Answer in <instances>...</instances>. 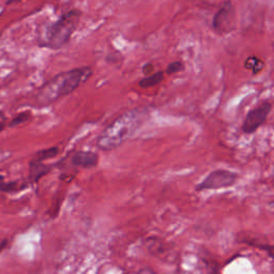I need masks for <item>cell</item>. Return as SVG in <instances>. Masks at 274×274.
Here are the masks:
<instances>
[{
  "instance_id": "obj_8",
  "label": "cell",
  "mask_w": 274,
  "mask_h": 274,
  "mask_svg": "<svg viewBox=\"0 0 274 274\" xmlns=\"http://www.w3.org/2000/svg\"><path fill=\"white\" fill-rule=\"evenodd\" d=\"M52 170V166L44 163V161H39L32 159L29 163V182L37 184L42 177L49 174Z\"/></svg>"
},
{
  "instance_id": "obj_3",
  "label": "cell",
  "mask_w": 274,
  "mask_h": 274,
  "mask_svg": "<svg viewBox=\"0 0 274 274\" xmlns=\"http://www.w3.org/2000/svg\"><path fill=\"white\" fill-rule=\"evenodd\" d=\"M80 18H82V11L78 9L70 10L63 14L47 28L41 46L54 50L63 48L69 43L71 37L75 33Z\"/></svg>"
},
{
  "instance_id": "obj_10",
  "label": "cell",
  "mask_w": 274,
  "mask_h": 274,
  "mask_svg": "<svg viewBox=\"0 0 274 274\" xmlns=\"http://www.w3.org/2000/svg\"><path fill=\"white\" fill-rule=\"evenodd\" d=\"M28 187L27 182H19V181H9L5 182L4 180L2 181V186L0 189L4 193H16L19 191H23Z\"/></svg>"
},
{
  "instance_id": "obj_2",
  "label": "cell",
  "mask_w": 274,
  "mask_h": 274,
  "mask_svg": "<svg viewBox=\"0 0 274 274\" xmlns=\"http://www.w3.org/2000/svg\"><path fill=\"white\" fill-rule=\"evenodd\" d=\"M93 75L90 67L75 68L59 73L43 84L35 96V104L45 107L75 91Z\"/></svg>"
},
{
  "instance_id": "obj_5",
  "label": "cell",
  "mask_w": 274,
  "mask_h": 274,
  "mask_svg": "<svg viewBox=\"0 0 274 274\" xmlns=\"http://www.w3.org/2000/svg\"><path fill=\"white\" fill-rule=\"evenodd\" d=\"M272 104L270 102H263L256 107L251 109L247 114L242 124V132L246 134H253L265 125L268 116L271 113Z\"/></svg>"
},
{
  "instance_id": "obj_6",
  "label": "cell",
  "mask_w": 274,
  "mask_h": 274,
  "mask_svg": "<svg viewBox=\"0 0 274 274\" xmlns=\"http://www.w3.org/2000/svg\"><path fill=\"white\" fill-rule=\"evenodd\" d=\"M235 27V9L231 2L227 0L216 13L212 21V28L220 35L230 33Z\"/></svg>"
},
{
  "instance_id": "obj_4",
  "label": "cell",
  "mask_w": 274,
  "mask_h": 274,
  "mask_svg": "<svg viewBox=\"0 0 274 274\" xmlns=\"http://www.w3.org/2000/svg\"><path fill=\"white\" fill-rule=\"evenodd\" d=\"M239 175L235 171L227 169H216L196 186V191L220 190L235 186L238 182Z\"/></svg>"
},
{
  "instance_id": "obj_18",
  "label": "cell",
  "mask_w": 274,
  "mask_h": 274,
  "mask_svg": "<svg viewBox=\"0 0 274 274\" xmlns=\"http://www.w3.org/2000/svg\"><path fill=\"white\" fill-rule=\"evenodd\" d=\"M272 271H273V272H274V268H273V269H272Z\"/></svg>"
},
{
  "instance_id": "obj_16",
  "label": "cell",
  "mask_w": 274,
  "mask_h": 274,
  "mask_svg": "<svg viewBox=\"0 0 274 274\" xmlns=\"http://www.w3.org/2000/svg\"><path fill=\"white\" fill-rule=\"evenodd\" d=\"M152 70H154V65H152V64H147V65H145L144 67H143V73L146 75V76H148L151 72H152ZM152 74V73H151Z\"/></svg>"
},
{
  "instance_id": "obj_14",
  "label": "cell",
  "mask_w": 274,
  "mask_h": 274,
  "mask_svg": "<svg viewBox=\"0 0 274 274\" xmlns=\"http://www.w3.org/2000/svg\"><path fill=\"white\" fill-rule=\"evenodd\" d=\"M185 70V65L181 62H174L167 66L166 68V74L168 75H174L176 73L181 72V71Z\"/></svg>"
},
{
  "instance_id": "obj_1",
  "label": "cell",
  "mask_w": 274,
  "mask_h": 274,
  "mask_svg": "<svg viewBox=\"0 0 274 274\" xmlns=\"http://www.w3.org/2000/svg\"><path fill=\"white\" fill-rule=\"evenodd\" d=\"M149 113L148 108L138 107L130 109L120 115L99 135L97 147L102 151H110L119 148L146 123Z\"/></svg>"
},
{
  "instance_id": "obj_17",
  "label": "cell",
  "mask_w": 274,
  "mask_h": 274,
  "mask_svg": "<svg viewBox=\"0 0 274 274\" xmlns=\"http://www.w3.org/2000/svg\"><path fill=\"white\" fill-rule=\"evenodd\" d=\"M19 2H22V0H7V5H12V4L19 3Z\"/></svg>"
},
{
  "instance_id": "obj_12",
  "label": "cell",
  "mask_w": 274,
  "mask_h": 274,
  "mask_svg": "<svg viewBox=\"0 0 274 274\" xmlns=\"http://www.w3.org/2000/svg\"><path fill=\"white\" fill-rule=\"evenodd\" d=\"M245 67H246V69L252 71L253 74H258L263 68V63H262L261 59H259L255 56H252L246 60Z\"/></svg>"
},
{
  "instance_id": "obj_15",
  "label": "cell",
  "mask_w": 274,
  "mask_h": 274,
  "mask_svg": "<svg viewBox=\"0 0 274 274\" xmlns=\"http://www.w3.org/2000/svg\"><path fill=\"white\" fill-rule=\"evenodd\" d=\"M251 245L258 248L259 250L265 251L269 255V257L274 259V245H256V243H251Z\"/></svg>"
},
{
  "instance_id": "obj_13",
  "label": "cell",
  "mask_w": 274,
  "mask_h": 274,
  "mask_svg": "<svg viewBox=\"0 0 274 274\" xmlns=\"http://www.w3.org/2000/svg\"><path fill=\"white\" fill-rule=\"evenodd\" d=\"M32 117V113L30 111H23V113H19L17 116L12 118V120L8 124L9 128H15L25 124L26 121H28Z\"/></svg>"
},
{
  "instance_id": "obj_11",
  "label": "cell",
  "mask_w": 274,
  "mask_h": 274,
  "mask_svg": "<svg viewBox=\"0 0 274 274\" xmlns=\"http://www.w3.org/2000/svg\"><path fill=\"white\" fill-rule=\"evenodd\" d=\"M58 154H59V147H50V148H46V149L36 152L33 159L45 162L46 160H50V159L57 157Z\"/></svg>"
},
{
  "instance_id": "obj_9",
  "label": "cell",
  "mask_w": 274,
  "mask_h": 274,
  "mask_svg": "<svg viewBox=\"0 0 274 274\" xmlns=\"http://www.w3.org/2000/svg\"><path fill=\"white\" fill-rule=\"evenodd\" d=\"M164 80V73L163 72H157V73H152L143 79L139 80L138 86L140 88H152L156 87L159 84H161Z\"/></svg>"
},
{
  "instance_id": "obj_7",
  "label": "cell",
  "mask_w": 274,
  "mask_h": 274,
  "mask_svg": "<svg viewBox=\"0 0 274 274\" xmlns=\"http://www.w3.org/2000/svg\"><path fill=\"white\" fill-rule=\"evenodd\" d=\"M71 163L78 168H94L99 163V156L94 151H76L71 158Z\"/></svg>"
}]
</instances>
